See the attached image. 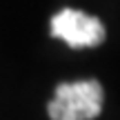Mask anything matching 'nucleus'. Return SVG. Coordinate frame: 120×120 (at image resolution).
<instances>
[{"label":"nucleus","mask_w":120,"mask_h":120,"mask_svg":"<svg viewBox=\"0 0 120 120\" xmlns=\"http://www.w3.org/2000/svg\"><path fill=\"white\" fill-rule=\"evenodd\" d=\"M105 91L98 80L60 82L47 113L51 120H94L102 111Z\"/></svg>","instance_id":"obj_1"},{"label":"nucleus","mask_w":120,"mask_h":120,"mask_svg":"<svg viewBox=\"0 0 120 120\" xmlns=\"http://www.w3.org/2000/svg\"><path fill=\"white\" fill-rule=\"evenodd\" d=\"M51 36L60 38L71 49H91L105 42L102 22L78 9H62L51 18Z\"/></svg>","instance_id":"obj_2"}]
</instances>
